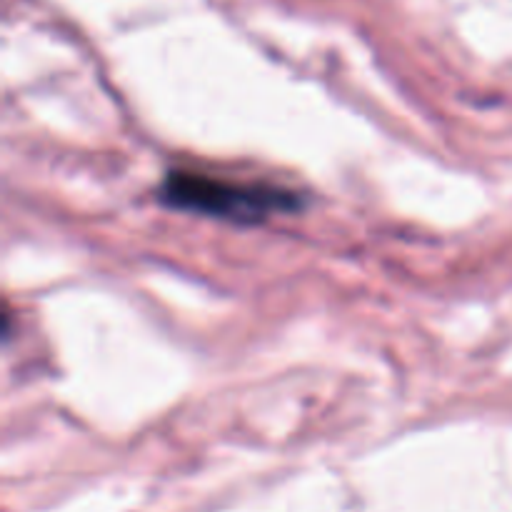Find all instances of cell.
<instances>
[{"label":"cell","mask_w":512,"mask_h":512,"mask_svg":"<svg viewBox=\"0 0 512 512\" xmlns=\"http://www.w3.org/2000/svg\"><path fill=\"white\" fill-rule=\"evenodd\" d=\"M160 200L175 210L250 225L275 213L298 210V195L268 183H240L193 170H173L160 185Z\"/></svg>","instance_id":"cell-1"}]
</instances>
